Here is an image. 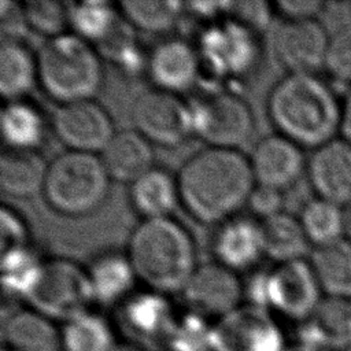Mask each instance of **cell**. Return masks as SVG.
Returning <instances> with one entry per match:
<instances>
[{
	"label": "cell",
	"mask_w": 351,
	"mask_h": 351,
	"mask_svg": "<svg viewBox=\"0 0 351 351\" xmlns=\"http://www.w3.org/2000/svg\"><path fill=\"white\" fill-rule=\"evenodd\" d=\"M0 251L1 256L27 248V229L18 213L3 204L0 207Z\"/></svg>",
	"instance_id": "8d00e7d4"
},
{
	"label": "cell",
	"mask_w": 351,
	"mask_h": 351,
	"mask_svg": "<svg viewBox=\"0 0 351 351\" xmlns=\"http://www.w3.org/2000/svg\"><path fill=\"white\" fill-rule=\"evenodd\" d=\"M263 254L276 263L306 259L310 241L302 228L299 217L280 211L261 219Z\"/></svg>",
	"instance_id": "4316f807"
},
{
	"label": "cell",
	"mask_w": 351,
	"mask_h": 351,
	"mask_svg": "<svg viewBox=\"0 0 351 351\" xmlns=\"http://www.w3.org/2000/svg\"><path fill=\"white\" fill-rule=\"evenodd\" d=\"M0 130L7 148L36 149L44 138L45 122L33 104L22 99L10 100L1 108Z\"/></svg>",
	"instance_id": "83f0119b"
},
{
	"label": "cell",
	"mask_w": 351,
	"mask_h": 351,
	"mask_svg": "<svg viewBox=\"0 0 351 351\" xmlns=\"http://www.w3.org/2000/svg\"><path fill=\"white\" fill-rule=\"evenodd\" d=\"M193 134L207 147L236 148L244 143L254 129L250 106L237 95L214 90L191 103Z\"/></svg>",
	"instance_id": "ba28073f"
},
{
	"label": "cell",
	"mask_w": 351,
	"mask_h": 351,
	"mask_svg": "<svg viewBox=\"0 0 351 351\" xmlns=\"http://www.w3.org/2000/svg\"><path fill=\"white\" fill-rule=\"evenodd\" d=\"M299 221L311 244L321 247L346 237L344 207L314 196L300 210Z\"/></svg>",
	"instance_id": "f546056e"
},
{
	"label": "cell",
	"mask_w": 351,
	"mask_h": 351,
	"mask_svg": "<svg viewBox=\"0 0 351 351\" xmlns=\"http://www.w3.org/2000/svg\"><path fill=\"white\" fill-rule=\"evenodd\" d=\"M29 29L47 38L64 33L69 25L67 5L58 0H26L22 3Z\"/></svg>",
	"instance_id": "e575fe53"
},
{
	"label": "cell",
	"mask_w": 351,
	"mask_h": 351,
	"mask_svg": "<svg viewBox=\"0 0 351 351\" xmlns=\"http://www.w3.org/2000/svg\"><path fill=\"white\" fill-rule=\"evenodd\" d=\"M319 351L351 346V299L324 298L310 318L299 324V340Z\"/></svg>",
	"instance_id": "ffe728a7"
},
{
	"label": "cell",
	"mask_w": 351,
	"mask_h": 351,
	"mask_svg": "<svg viewBox=\"0 0 351 351\" xmlns=\"http://www.w3.org/2000/svg\"><path fill=\"white\" fill-rule=\"evenodd\" d=\"M346 211V237L351 240V204L344 208Z\"/></svg>",
	"instance_id": "f6af8a7d"
},
{
	"label": "cell",
	"mask_w": 351,
	"mask_h": 351,
	"mask_svg": "<svg viewBox=\"0 0 351 351\" xmlns=\"http://www.w3.org/2000/svg\"><path fill=\"white\" fill-rule=\"evenodd\" d=\"M217 262L233 271L252 267L263 254L261 221L247 215H233L218 228L213 237Z\"/></svg>",
	"instance_id": "d6986e66"
},
{
	"label": "cell",
	"mask_w": 351,
	"mask_h": 351,
	"mask_svg": "<svg viewBox=\"0 0 351 351\" xmlns=\"http://www.w3.org/2000/svg\"><path fill=\"white\" fill-rule=\"evenodd\" d=\"M330 34L317 19H284L276 29L273 49L288 73L317 74L324 69Z\"/></svg>",
	"instance_id": "4fadbf2b"
},
{
	"label": "cell",
	"mask_w": 351,
	"mask_h": 351,
	"mask_svg": "<svg viewBox=\"0 0 351 351\" xmlns=\"http://www.w3.org/2000/svg\"><path fill=\"white\" fill-rule=\"evenodd\" d=\"M266 111L276 133L314 149L340 134L341 99L317 74L288 73L270 88Z\"/></svg>",
	"instance_id": "7a4b0ae2"
},
{
	"label": "cell",
	"mask_w": 351,
	"mask_h": 351,
	"mask_svg": "<svg viewBox=\"0 0 351 351\" xmlns=\"http://www.w3.org/2000/svg\"><path fill=\"white\" fill-rule=\"evenodd\" d=\"M29 29L23 4L14 0H0V37L1 41H19Z\"/></svg>",
	"instance_id": "f35d334b"
},
{
	"label": "cell",
	"mask_w": 351,
	"mask_h": 351,
	"mask_svg": "<svg viewBox=\"0 0 351 351\" xmlns=\"http://www.w3.org/2000/svg\"><path fill=\"white\" fill-rule=\"evenodd\" d=\"M36 64L38 85L58 104L93 99L103 81L99 52L73 32L47 38Z\"/></svg>",
	"instance_id": "277c9868"
},
{
	"label": "cell",
	"mask_w": 351,
	"mask_h": 351,
	"mask_svg": "<svg viewBox=\"0 0 351 351\" xmlns=\"http://www.w3.org/2000/svg\"><path fill=\"white\" fill-rule=\"evenodd\" d=\"M255 184L285 191L306 173L303 148L287 137L273 133L261 137L248 156Z\"/></svg>",
	"instance_id": "2e32d148"
},
{
	"label": "cell",
	"mask_w": 351,
	"mask_h": 351,
	"mask_svg": "<svg viewBox=\"0 0 351 351\" xmlns=\"http://www.w3.org/2000/svg\"><path fill=\"white\" fill-rule=\"evenodd\" d=\"M60 332L63 351H114L118 344L108 322L90 311L64 322Z\"/></svg>",
	"instance_id": "4dcf8cb0"
},
{
	"label": "cell",
	"mask_w": 351,
	"mask_h": 351,
	"mask_svg": "<svg viewBox=\"0 0 351 351\" xmlns=\"http://www.w3.org/2000/svg\"><path fill=\"white\" fill-rule=\"evenodd\" d=\"M48 163L36 149L4 148L0 155V189L26 199L43 192Z\"/></svg>",
	"instance_id": "cb8c5ba5"
},
{
	"label": "cell",
	"mask_w": 351,
	"mask_h": 351,
	"mask_svg": "<svg viewBox=\"0 0 351 351\" xmlns=\"http://www.w3.org/2000/svg\"><path fill=\"white\" fill-rule=\"evenodd\" d=\"M250 304L274 310L280 315L304 322L325 298L308 259L276 263L256 273L244 288Z\"/></svg>",
	"instance_id": "8992f818"
},
{
	"label": "cell",
	"mask_w": 351,
	"mask_h": 351,
	"mask_svg": "<svg viewBox=\"0 0 351 351\" xmlns=\"http://www.w3.org/2000/svg\"><path fill=\"white\" fill-rule=\"evenodd\" d=\"M284 335L269 310L239 306L211 326L213 351H282Z\"/></svg>",
	"instance_id": "30bf717a"
},
{
	"label": "cell",
	"mask_w": 351,
	"mask_h": 351,
	"mask_svg": "<svg viewBox=\"0 0 351 351\" xmlns=\"http://www.w3.org/2000/svg\"><path fill=\"white\" fill-rule=\"evenodd\" d=\"M332 351H351V346L343 347V348H337V350H332Z\"/></svg>",
	"instance_id": "bcb514c9"
},
{
	"label": "cell",
	"mask_w": 351,
	"mask_h": 351,
	"mask_svg": "<svg viewBox=\"0 0 351 351\" xmlns=\"http://www.w3.org/2000/svg\"><path fill=\"white\" fill-rule=\"evenodd\" d=\"M247 206L250 207L251 213L261 219L269 218L282 211V192L270 186L255 184L247 199Z\"/></svg>",
	"instance_id": "ab89813d"
},
{
	"label": "cell",
	"mask_w": 351,
	"mask_h": 351,
	"mask_svg": "<svg viewBox=\"0 0 351 351\" xmlns=\"http://www.w3.org/2000/svg\"><path fill=\"white\" fill-rule=\"evenodd\" d=\"M1 336L10 351H63L62 332L33 308H15L3 317Z\"/></svg>",
	"instance_id": "44dd1931"
},
{
	"label": "cell",
	"mask_w": 351,
	"mask_h": 351,
	"mask_svg": "<svg viewBox=\"0 0 351 351\" xmlns=\"http://www.w3.org/2000/svg\"><path fill=\"white\" fill-rule=\"evenodd\" d=\"M114 351H147V350H144L143 347L133 344V343H121V344L115 346Z\"/></svg>",
	"instance_id": "ee69618b"
},
{
	"label": "cell",
	"mask_w": 351,
	"mask_h": 351,
	"mask_svg": "<svg viewBox=\"0 0 351 351\" xmlns=\"http://www.w3.org/2000/svg\"><path fill=\"white\" fill-rule=\"evenodd\" d=\"M271 5L284 19H311L317 18L326 3L322 0H276Z\"/></svg>",
	"instance_id": "60d3db41"
},
{
	"label": "cell",
	"mask_w": 351,
	"mask_h": 351,
	"mask_svg": "<svg viewBox=\"0 0 351 351\" xmlns=\"http://www.w3.org/2000/svg\"><path fill=\"white\" fill-rule=\"evenodd\" d=\"M36 82V55L19 41L0 40V95L7 101L22 99Z\"/></svg>",
	"instance_id": "f1b7e54d"
},
{
	"label": "cell",
	"mask_w": 351,
	"mask_h": 351,
	"mask_svg": "<svg viewBox=\"0 0 351 351\" xmlns=\"http://www.w3.org/2000/svg\"><path fill=\"white\" fill-rule=\"evenodd\" d=\"M308 262L325 298L351 299V240L314 247Z\"/></svg>",
	"instance_id": "d4e9b609"
},
{
	"label": "cell",
	"mask_w": 351,
	"mask_h": 351,
	"mask_svg": "<svg viewBox=\"0 0 351 351\" xmlns=\"http://www.w3.org/2000/svg\"><path fill=\"white\" fill-rule=\"evenodd\" d=\"M110 180L99 154L66 149L48 163L41 193L58 214L82 217L104 203Z\"/></svg>",
	"instance_id": "5b68a950"
},
{
	"label": "cell",
	"mask_w": 351,
	"mask_h": 351,
	"mask_svg": "<svg viewBox=\"0 0 351 351\" xmlns=\"http://www.w3.org/2000/svg\"><path fill=\"white\" fill-rule=\"evenodd\" d=\"M3 351H10V350H7V348H3Z\"/></svg>",
	"instance_id": "7dc6e473"
},
{
	"label": "cell",
	"mask_w": 351,
	"mask_h": 351,
	"mask_svg": "<svg viewBox=\"0 0 351 351\" xmlns=\"http://www.w3.org/2000/svg\"><path fill=\"white\" fill-rule=\"evenodd\" d=\"M324 69L330 78L351 85V25L330 34Z\"/></svg>",
	"instance_id": "d590c367"
},
{
	"label": "cell",
	"mask_w": 351,
	"mask_h": 351,
	"mask_svg": "<svg viewBox=\"0 0 351 351\" xmlns=\"http://www.w3.org/2000/svg\"><path fill=\"white\" fill-rule=\"evenodd\" d=\"M255 37V32L233 21L211 26L200 38V63H208L217 73H244L251 69L258 55Z\"/></svg>",
	"instance_id": "e0dca14e"
},
{
	"label": "cell",
	"mask_w": 351,
	"mask_h": 351,
	"mask_svg": "<svg viewBox=\"0 0 351 351\" xmlns=\"http://www.w3.org/2000/svg\"><path fill=\"white\" fill-rule=\"evenodd\" d=\"M271 4L267 1H233L228 3L230 21L258 33L270 22Z\"/></svg>",
	"instance_id": "74e56055"
},
{
	"label": "cell",
	"mask_w": 351,
	"mask_h": 351,
	"mask_svg": "<svg viewBox=\"0 0 351 351\" xmlns=\"http://www.w3.org/2000/svg\"><path fill=\"white\" fill-rule=\"evenodd\" d=\"M178 199L199 222L221 223L247 204L255 186L248 156L236 148L206 147L184 160L176 176Z\"/></svg>",
	"instance_id": "6da1fadb"
},
{
	"label": "cell",
	"mask_w": 351,
	"mask_h": 351,
	"mask_svg": "<svg viewBox=\"0 0 351 351\" xmlns=\"http://www.w3.org/2000/svg\"><path fill=\"white\" fill-rule=\"evenodd\" d=\"M306 176L317 197L341 207L351 204V143L336 137L307 156Z\"/></svg>",
	"instance_id": "9a60e30c"
},
{
	"label": "cell",
	"mask_w": 351,
	"mask_h": 351,
	"mask_svg": "<svg viewBox=\"0 0 351 351\" xmlns=\"http://www.w3.org/2000/svg\"><path fill=\"white\" fill-rule=\"evenodd\" d=\"M99 156L110 178L115 181L130 184L154 167L152 144L136 129L115 130Z\"/></svg>",
	"instance_id": "7402d4cb"
},
{
	"label": "cell",
	"mask_w": 351,
	"mask_h": 351,
	"mask_svg": "<svg viewBox=\"0 0 351 351\" xmlns=\"http://www.w3.org/2000/svg\"><path fill=\"white\" fill-rule=\"evenodd\" d=\"M340 137L351 143V85L347 88L344 96L341 97Z\"/></svg>",
	"instance_id": "b9f144b4"
},
{
	"label": "cell",
	"mask_w": 351,
	"mask_h": 351,
	"mask_svg": "<svg viewBox=\"0 0 351 351\" xmlns=\"http://www.w3.org/2000/svg\"><path fill=\"white\" fill-rule=\"evenodd\" d=\"M126 255L137 280L162 295L181 293L197 266L189 232L171 217L143 218L129 234Z\"/></svg>",
	"instance_id": "3957f363"
},
{
	"label": "cell",
	"mask_w": 351,
	"mask_h": 351,
	"mask_svg": "<svg viewBox=\"0 0 351 351\" xmlns=\"http://www.w3.org/2000/svg\"><path fill=\"white\" fill-rule=\"evenodd\" d=\"M211 326L206 318L189 311L177 317L170 332L151 351H213Z\"/></svg>",
	"instance_id": "836d02e7"
},
{
	"label": "cell",
	"mask_w": 351,
	"mask_h": 351,
	"mask_svg": "<svg viewBox=\"0 0 351 351\" xmlns=\"http://www.w3.org/2000/svg\"><path fill=\"white\" fill-rule=\"evenodd\" d=\"M95 302L114 304L125 300L137 280L126 254L99 252L86 266Z\"/></svg>",
	"instance_id": "603a6c76"
},
{
	"label": "cell",
	"mask_w": 351,
	"mask_h": 351,
	"mask_svg": "<svg viewBox=\"0 0 351 351\" xmlns=\"http://www.w3.org/2000/svg\"><path fill=\"white\" fill-rule=\"evenodd\" d=\"M49 121L55 136L70 151L99 154L115 132L111 117L93 99L58 104Z\"/></svg>",
	"instance_id": "7c38bea8"
},
{
	"label": "cell",
	"mask_w": 351,
	"mask_h": 351,
	"mask_svg": "<svg viewBox=\"0 0 351 351\" xmlns=\"http://www.w3.org/2000/svg\"><path fill=\"white\" fill-rule=\"evenodd\" d=\"M129 199L143 218L169 217L180 202L176 176L154 166L129 184Z\"/></svg>",
	"instance_id": "484cf974"
},
{
	"label": "cell",
	"mask_w": 351,
	"mask_h": 351,
	"mask_svg": "<svg viewBox=\"0 0 351 351\" xmlns=\"http://www.w3.org/2000/svg\"><path fill=\"white\" fill-rule=\"evenodd\" d=\"M282 351H319V350H317V348H314V347H311V346H308V344H306V343L296 341V343H293V344L287 346Z\"/></svg>",
	"instance_id": "7bdbcfd3"
},
{
	"label": "cell",
	"mask_w": 351,
	"mask_h": 351,
	"mask_svg": "<svg viewBox=\"0 0 351 351\" xmlns=\"http://www.w3.org/2000/svg\"><path fill=\"white\" fill-rule=\"evenodd\" d=\"M170 303L165 295L147 291L130 293L119 303L118 324L133 343L151 351L170 332L176 322Z\"/></svg>",
	"instance_id": "5bb4252c"
},
{
	"label": "cell",
	"mask_w": 351,
	"mask_h": 351,
	"mask_svg": "<svg viewBox=\"0 0 351 351\" xmlns=\"http://www.w3.org/2000/svg\"><path fill=\"white\" fill-rule=\"evenodd\" d=\"M185 4L177 0L165 1H132L118 3L122 18L132 26L149 33H160L171 29Z\"/></svg>",
	"instance_id": "d6a6232c"
},
{
	"label": "cell",
	"mask_w": 351,
	"mask_h": 351,
	"mask_svg": "<svg viewBox=\"0 0 351 351\" xmlns=\"http://www.w3.org/2000/svg\"><path fill=\"white\" fill-rule=\"evenodd\" d=\"M181 295L189 310L203 318H222L240 306L244 285L236 271L215 262L200 263Z\"/></svg>",
	"instance_id": "8fae6325"
},
{
	"label": "cell",
	"mask_w": 351,
	"mask_h": 351,
	"mask_svg": "<svg viewBox=\"0 0 351 351\" xmlns=\"http://www.w3.org/2000/svg\"><path fill=\"white\" fill-rule=\"evenodd\" d=\"M199 69L197 49L182 38H165L147 53L145 71L156 89L182 92L193 85Z\"/></svg>",
	"instance_id": "ac0fdd59"
},
{
	"label": "cell",
	"mask_w": 351,
	"mask_h": 351,
	"mask_svg": "<svg viewBox=\"0 0 351 351\" xmlns=\"http://www.w3.org/2000/svg\"><path fill=\"white\" fill-rule=\"evenodd\" d=\"M67 15L73 33L86 41H103L118 23V15L112 4L103 0L69 1Z\"/></svg>",
	"instance_id": "1f68e13d"
},
{
	"label": "cell",
	"mask_w": 351,
	"mask_h": 351,
	"mask_svg": "<svg viewBox=\"0 0 351 351\" xmlns=\"http://www.w3.org/2000/svg\"><path fill=\"white\" fill-rule=\"evenodd\" d=\"M134 129L151 144L176 147L193 134L191 103L177 93L151 88L140 92L130 106Z\"/></svg>",
	"instance_id": "9c48e42d"
},
{
	"label": "cell",
	"mask_w": 351,
	"mask_h": 351,
	"mask_svg": "<svg viewBox=\"0 0 351 351\" xmlns=\"http://www.w3.org/2000/svg\"><path fill=\"white\" fill-rule=\"evenodd\" d=\"M23 300L52 321L67 322L88 313L95 298L86 267L58 256L41 262Z\"/></svg>",
	"instance_id": "52a82bcc"
}]
</instances>
